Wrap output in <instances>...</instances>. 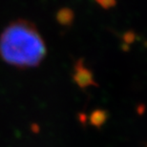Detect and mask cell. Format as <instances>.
I'll return each instance as SVG.
<instances>
[{
  "instance_id": "cell-5",
  "label": "cell",
  "mask_w": 147,
  "mask_h": 147,
  "mask_svg": "<svg viewBox=\"0 0 147 147\" xmlns=\"http://www.w3.org/2000/svg\"><path fill=\"white\" fill-rule=\"evenodd\" d=\"M122 39L124 41V44H127V45L130 46V44L134 43L137 39V34L133 30H129L126 33L123 34Z\"/></svg>"
},
{
  "instance_id": "cell-3",
  "label": "cell",
  "mask_w": 147,
  "mask_h": 147,
  "mask_svg": "<svg viewBox=\"0 0 147 147\" xmlns=\"http://www.w3.org/2000/svg\"><path fill=\"white\" fill-rule=\"evenodd\" d=\"M74 18H75V13H74L73 10L67 7L59 9L55 14V19L58 22V24L63 27H70L73 24Z\"/></svg>"
},
{
  "instance_id": "cell-2",
  "label": "cell",
  "mask_w": 147,
  "mask_h": 147,
  "mask_svg": "<svg viewBox=\"0 0 147 147\" xmlns=\"http://www.w3.org/2000/svg\"><path fill=\"white\" fill-rule=\"evenodd\" d=\"M74 70H75V73L73 75V80L81 89H85L89 86L98 87V82L94 78L93 72L84 66L83 58H79L76 60L74 66Z\"/></svg>"
},
{
  "instance_id": "cell-4",
  "label": "cell",
  "mask_w": 147,
  "mask_h": 147,
  "mask_svg": "<svg viewBox=\"0 0 147 147\" xmlns=\"http://www.w3.org/2000/svg\"><path fill=\"white\" fill-rule=\"evenodd\" d=\"M109 117V113L103 109H96L91 113L89 117L90 124L96 128H101L107 121Z\"/></svg>"
},
{
  "instance_id": "cell-6",
  "label": "cell",
  "mask_w": 147,
  "mask_h": 147,
  "mask_svg": "<svg viewBox=\"0 0 147 147\" xmlns=\"http://www.w3.org/2000/svg\"><path fill=\"white\" fill-rule=\"evenodd\" d=\"M96 1L105 10H109L117 5V0H96Z\"/></svg>"
},
{
  "instance_id": "cell-1",
  "label": "cell",
  "mask_w": 147,
  "mask_h": 147,
  "mask_svg": "<svg viewBox=\"0 0 147 147\" xmlns=\"http://www.w3.org/2000/svg\"><path fill=\"white\" fill-rule=\"evenodd\" d=\"M46 55L45 42L33 22L17 19L0 36V57L11 66L19 69L36 67Z\"/></svg>"
}]
</instances>
